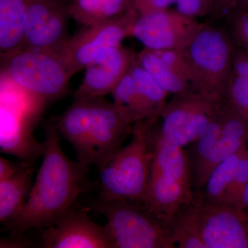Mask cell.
<instances>
[{
  "label": "cell",
  "mask_w": 248,
  "mask_h": 248,
  "mask_svg": "<svg viewBox=\"0 0 248 248\" xmlns=\"http://www.w3.org/2000/svg\"><path fill=\"white\" fill-rule=\"evenodd\" d=\"M137 63L169 94H179L193 89L178 77L155 50L145 48L135 56Z\"/></svg>",
  "instance_id": "cell-22"
},
{
  "label": "cell",
  "mask_w": 248,
  "mask_h": 248,
  "mask_svg": "<svg viewBox=\"0 0 248 248\" xmlns=\"http://www.w3.org/2000/svg\"><path fill=\"white\" fill-rule=\"evenodd\" d=\"M154 155L151 170L192 188L190 161L182 147L166 138L160 130L159 121L153 125Z\"/></svg>",
  "instance_id": "cell-18"
},
{
  "label": "cell",
  "mask_w": 248,
  "mask_h": 248,
  "mask_svg": "<svg viewBox=\"0 0 248 248\" xmlns=\"http://www.w3.org/2000/svg\"><path fill=\"white\" fill-rule=\"evenodd\" d=\"M246 147H247V149L248 150V143L247 146H246Z\"/></svg>",
  "instance_id": "cell-38"
},
{
  "label": "cell",
  "mask_w": 248,
  "mask_h": 248,
  "mask_svg": "<svg viewBox=\"0 0 248 248\" xmlns=\"http://www.w3.org/2000/svg\"><path fill=\"white\" fill-rule=\"evenodd\" d=\"M225 104L223 98L195 89L174 94L160 117V130L164 136L184 148L197 140Z\"/></svg>",
  "instance_id": "cell-8"
},
{
  "label": "cell",
  "mask_w": 248,
  "mask_h": 248,
  "mask_svg": "<svg viewBox=\"0 0 248 248\" xmlns=\"http://www.w3.org/2000/svg\"><path fill=\"white\" fill-rule=\"evenodd\" d=\"M135 55L122 45L99 55L85 68L84 78L75 93V99L104 97L112 93L130 71Z\"/></svg>",
  "instance_id": "cell-15"
},
{
  "label": "cell",
  "mask_w": 248,
  "mask_h": 248,
  "mask_svg": "<svg viewBox=\"0 0 248 248\" xmlns=\"http://www.w3.org/2000/svg\"><path fill=\"white\" fill-rule=\"evenodd\" d=\"M1 59V76L12 81L44 107L66 94L71 77L59 55L22 48Z\"/></svg>",
  "instance_id": "cell-5"
},
{
  "label": "cell",
  "mask_w": 248,
  "mask_h": 248,
  "mask_svg": "<svg viewBox=\"0 0 248 248\" xmlns=\"http://www.w3.org/2000/svg\"><path fill=\"white\" fill-rule=\"evenodd\" d=\"M138 17L133 7L120 17L85 27L71 37L62 57L71 78L85 70L99 55L122 45L124 38L131 36Z\"/></svg>",
  "instance_id": "cell-12"
},
{
  "label": "cell",
  "mask_w": 248,
  "mask_h": 248,
  "mask_svg": "<svg viewBox=\"0 0 248 248\" xmlns=\"http://www.w3.org/2000/svg\"><path fill=\"white\" fill-rule=\"evenodd\" d=\"M44 131L45 153L30 195L22 210L2 228L10 236H23L31 229L52 226L92 187L89 168L63 153L53 120L45 124Z\"/></svg>",
  "instance_id": "cell-1"
},
{
  "label": "cell",
  "mask_w": 248,
  "mask_h": 248,
  "mask_svg": "<svg viewBox=\"0 0 248 248\" xmlns=\"http://www.w3.org/2000/svg\"><path fill=\"white\" fill-rule=\"evenodd\" d=\"M133 0H71V18L85 27L115 19L133 8Z\"/></svg>",
  "instance_id": "cell-21"
},
{
  "label": "cell",
  "mask_w": 248,
  "mask_h": 248,
  "mask_svg": "<svg viewBox=\"0 0 248 248\" xmlns=\"http://www.w3.org/2000/svg\"><path fill=\"white\" fill-rule=\"evenodd\" d=\"M155 51L178 77L192 88L193 75L184 49H167Z\"/></svg>",
  "instance_id": "cell-28"
},
{
  "label": "cell",
  "mask_w": 248,
  "mask_h": 248,
  "mask_svg": "<svg viewBox=\"0 0 248 248\" xmlns=\"http://www.w3.org/2000/svg\"><path fill=\"white\" fill-rule=\"evenodd\" d=\"M71 1L27 0L23 48L43 50L62 58L71 39L68 33Z\"/></svg>",
  "instance_id": "cell-11"
},
{
  "label": "cell",
  "mask_w": 248,
  "mask_h": 248,
  "mask_svg": "<svg viewBox=\"0 0 248 248\" xmlns=\"http://www.w3.org/2000/svg\"><path fill=\"white\" fill-rule=\"evenodd\" d=\"M248 183V150L244 148L228 189L225 205L236 208Z\"/></svg>",
  "instance_id": "cell-27"
},
{
  "label": "cell",
  "mask_w": 248,
  "mask_h": 248,
  "mask_svg": "<svg viewBox=\"0 0 248 248\" xmlns=\"http://www.w3.org/2000/svg\"><path fill=\"white\" fill-rule=\"evenodd\" d=\"M223 99L248 120V79L232 75Z\"/></svg>",
  "instance_id": "cell-26"
},
{
  "label": "cell",
  "mask_w": 248,
  "mask_h": 248,
  "mask_svg": "<svg viewBox=\"0 0 248 248\" xmlns=\"http://www.w3.org/2000/svg\"><path fill=\"white\" fill-rule=\"evenodd\" d=\"M34 164L18 159L16 172L0 181V223L13 219L25 205L32 189Z\"/></svg>",
  "instance_id": "cell-19"
},
{
  "label": "cell",
  "mask_w": 248,
  "mask_h": 248,
  "mask_svg": "<svg viewBox=\"0 0 248 248\" xmlns=\"http://www.w3.org/2000/svg\"><path fill=\"white\" fill-rule=\"evenodd\" d=\"M215 0H176L177 10L182 14L197 18L211 15Z\"/></svg>",
  "instance_id": "cell-30"
},
{
  "label": "cell",
  "mask_w": 248,
  "mask_h": 248,
  "mask_svg": "<svg viewBox=\"0 0 248 248\" xmlns=\"http://www.w3.org/2000/svg\"><path fill=\"white\" fill-rule=\"evenodd\" d=\"M18 161L12 162L1 156L0 158V181L4 180L12 175L17 169Z\"/></svg>",
  "instance_id": "cell-35"
},
{
  "label": "cell",
  "mask_w": 248,
  "mask_h": 248,
  "mask_svg": "<svg viewBox=\"0 0 248 248\" xmlns=\"http://www.w3.org/2000/svg\"><path fill=\"white\" fill-rule=\"evenodd\" d=\"M187 208L206 248H248V220L234 207L210 203L195 191Z\"/></svg>",
  "instance_id": "cell-9"
},
{
  "label": "cell",
  "mask_w": 248,
  "mask_h": 248,
  "mask_svg": "<svg viewBox=\"0 0 248 248\" xmlns=\"http://www.w3.org/2000/svg\"><path fill=\"white\" fill-rule=\"evenodd\" d=\"M27 0H0V53L9 55L24 47Z\"/></svg>",
  "instance_id": "cell-20"
},
{
  "label": "cell",
  "mask_w": 248,
  "mask_h": 248,
  "mask_svg": "<svg viewBox=\"0 0 248 248\" xmlns=\"http://www.w3.org/2000/svg\"><path fill=\"white\" fill-rule=\"evenodd\" d=\"M167 227L176 248H206L191 218L187 203L172 217Z\"/></svg>",
  "instance_id": "cell-24"
},
{
  "label": "cell",
  "mask_w": 248,
  "mask_h": 248,
  "mask_svg": "<svg viewBox=\"0 0 248 248\" xmlns=\"http://www.w3.org/2000/svg\"><path fill=\"white\" fill-rule=\"evenodd\" d=\"M175 2L176 0H133V7L140 16L169 9Z\"/></svg>",
  "instance_id": "cell-31"
},
{
  "label": "cell",
  "mask_w": 248,
  "mask_h": 248,
  "mask_svg": "<svg viewBox=\"0 0 248 248\" xmlns=\"http://www.w3.org/2000/svg\"><path fill=\"white\" fill-rule=\"evenodd\" d=\"M221 118L222 134L219 141L210 156L192 172L193 186L198 190L203 188L209 174L217 166L246 148L248 143V121L235 113H227Z\"/></svg>",
  "instance_id": "cell-17"
},
{
  "label": "cell",
  "mask_w": 248,
  "mask_h": 248,
  "mask_svg": "<svg viewBox=\"0 0 248 248\" xmlns=\"http://www.w3.org/2000/svg\"><path fill=\"white\" fill-rule=\"evenodd\" d=\"M155 124H135L131 141L112 155L99 170L100 193L98 201L142 202L149 182L154 155Z\"/></svg>",
  "instance_id": "cell-3"
},
{
  "label": "cell",
  "mask_w": 248,
  "mask_h": 248,
  "mask_svg": "<svg viewBox=\"0 0 248 248\" xmlns=\"http://www.w3.org/2000/svg\"><path fill=\"white\" fill-rule=\"evenodd\" d=\"M232 15V33L241 49L248 53V11H235Z\"/></svg>",
  "instance_id": "cell-29"
},
{
  "label": "cell",
  "mask_w": 248,
  "mask_h": 248,
  "mask_svg": "<svg viewBox=\"0 0 248 248\" xmlns=\"http://www.w3.org/2000/svg\"><path fill=\"white\" fill-rule=\"evenodd\" d=\"M234 50L224 31L206 24L184 49L193 75V89L223 99L232 76Z\"/></svg>",
  "instance_id": "cell-7"
},
{
  "label": "cell",
  "mask_w": 248,
  "mask_h": 248,
  "mask_svg": "<svg viewBox=\"0 0 248 248\" xmlns=\"http://www.w3.org/2000/svg\"><path fill=\"white\" fill-rule=\"evenodd\" d=\"M244 148L222 161L209 174L203 187L204 191L199 190L207 202L215 204L225 203L227 192Z\"/></svg>",
  "instance_id": "cell-23"
},
{
  "label": "cell",
  "mask_w": 248,
  "mask_h": 248,
  "mask_svg": "<svg viewBox=\"0 0 248 248\" xmlns=\"http://www.w3.org/2000/svg\"><path fill=\"white\" fill-rule=\"evenodd\" d=\"M41 241L45 248H113L105 225L95 223L86 211L74 205L43 229Z\"/></svg>",
  "instance_id": "cell-14"
},
{
  "label": "cell",
  "mask_w": 248,
  "mask_h": 248,
  "mask_svg": "<svg viewBox=\"0 0 248 248\" xmlns=\"http://www.w3.org/2000/svg\"><path fill=\"white\" fill-rule=\"evenodd\" d=\"M220 114L221 112L205 127L197 140L192 143L195 146L196 157L195 166L192 172L200 167L210 156L221 138L222 121Z\"/></svg>",
  "instance_id": "cell-25"
},
{
  "label": "cell",
  "mask_w": 248,
  "mask_h": 248,
  "mask_svg": "<svg viewBox=\"0 0 248 248\" xmlns=\"http://www.w3.org/2000/svg\"><path fill=\"white\" fill-rule=\"evenodd\" d=\"M232 75L248 79V53L243 49H235Z\"/></svg>",
  "instance_id": "cell-32"
},
{
  "label": "cell",
  "mask_w": 248,
  "mask_h": 248,
  "mask_svg": "<svg viewBox=\"0 0 248 248\" xmlns=\"http://www.w3.org/2000/svg\"><path fill=\"white\" fill-rule=\"evenodd\" d=\"M45 108L7 78L1 76L0 150L35 164L43 156L45 143L34 137V129Z\"/></svg>",
  "instance_id": "cell-4"
},
{
  "label": "cell",
  "mask_w": 248,
  "mask_h": 248,
  "mask_svg": "<svg viewBox=\"0 0 248 248\" xmlns=\"http://www.w3.org/2000/svg\"><path fill=\"white\" fill-rule=\"evenodd\" d=\"M235 10L248 11V0H238Z\"/></svg>",
  "instance_id": "cell-37"
},
{
  "label": "cell",
  "mask_w": 248,
  "mask_h": 248,
  "mask_svg": "<svg viewBox=\"0 0 248 248\" xmlns=\"http://www.w3.org/2000/svg\"><path fill=\"white\" fill-rule=\"evenodd\" d=\"M235 208L241 216L248 220V183L245 188L241 200Z\"/></svg>",
  "instance_id": "cell-36"
},
{
  "label": "cell",
  "mask_w": 248,
  "mask_h": 248,
  "mask_svg": "<svg viewBox=\"0 0 248 248\" xmlns=\"http://www.w3.org/2000/svg\"><path fill=\"white\" fill-rule=\"evenodd\" d=\"M52 120L62 138L74 148L78 161L86 167L96 166L98 170L133 132V125L104 97L75 99Z\"/></svg>",
  "instance_id": "cell-2"
},
{
  "label": "cell",
  "mask_w": 248,
  "mask_h": 248,
  "mask_svg": "<svg viewBox=\"0 0 248 248\" xmlns=\"http://www.w3.org/2000/svg\"><path fill=\"white\" fill-rule=\"evenodd\" d=\"M238 0H215L211 16L213 19L229 16L234 11Z\"/></svg>",
  "instance_id": "cell-33"
},
{
  "label": "cell",
  "mask_w": 248,
  "mask_h": 248,
  "mask_svg": "<svg viewBox=\"0 0 248 248\" xmlns=\"http://www.w3.org/2000/svg\"><path fill=\"white\" fill-rule=\"evenodd\" d=\"M94 208L105 217L113 248H174L168 227L142 202L97 201Z\"/></svg>",
  "instance_id": "cell-6"
},
{
  "label": "cell",
  "mask_w": 248,
  "mask_h": 248,
  "mask_svg": "<svg viewBox=\"0 0 248 248\" xmlns=\"http://www.w3.org/2000/svg\"><path fill=\"white\" fill-rule=\"evenodd\" d=\"M206 24L177 10L138 16L131 36L153 50L185 49Z\"/></svg>",
  "instance_id": "cell-13"
},
{
  "label": "cell",
  "mask_w": 248,
  "mask_h": 248,
  "mask_svg": "<svg viewBox=\"0 0 248 248\" xmlns=\"http://www.w3.org/2000/svg\"><path fill=\"white\" fill-rule=\"evenodd\" d=\"M33 247V244L26 239L24 236H9V237L1 239L0 241V248H31Z\"/></svg>",
  "instance_id": "cell-34"
},
{
  "label": "cell",
  "mask_w": 248,
  "mask_h": 248,
  "mask_svg": "<svg viewBox=\"0 0 248 248\" xmlns=\"http://www.w3.org/2000/svg\"><path fill=\"white\" fill-rule=\"evenodd\" d=\"M194 192L191 187L151 170L142 203L167 226L178 210L192 200Z\"/></svg>",
  "instance_id": "cell-16"
},
{
  "label": "cell",
  "mask_w": 248,
  "mask_h": 248,
  "mask_svg": "<svg viewBox=\"0 0 248 248\" xmlns=\"http://www.w3.org/2000/svg\"><path fill=\"white\" fill-rule=\"evenodd\" d=\"M116 86L112 94L114 105L130 125L140 122L155 124L166 107L169 93L136 61Z\"/></svg>",
  "instance_id": "cell-10"
}]
</instances>
